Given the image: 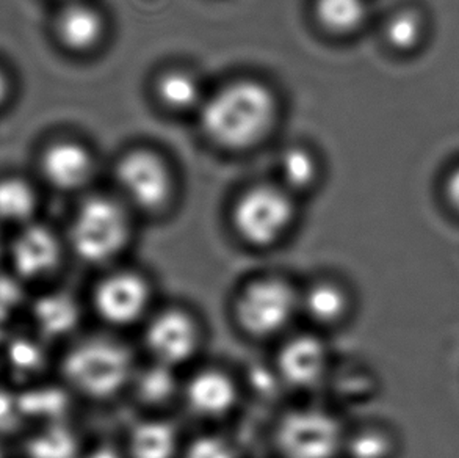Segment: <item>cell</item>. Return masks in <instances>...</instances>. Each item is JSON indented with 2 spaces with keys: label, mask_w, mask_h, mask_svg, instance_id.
I'll return each mask as SVG.
<instances>
[{
  "label": "cell",
  "mask_w": 459,
  "mask_h": 458,
  "mask_svg": "<svg viewBox=\"0 0 459 458\" xmlns=\"http://www.w3.org/2000/svg\"><path fill=\"white\" fill-rule=\"evenodd\" d=\"M137 371L129 347L108 336H88L73 342L60 359L63 384L71 394L104 402L129 390Z\"/></svg>",
  "instance_id": "cell-1"
},
{
  "label": "cell",
  "mask_w": 459,
  "mask_h": 458,
  "mask_svg": "<svg viewBox=\"0 0 459 458\" xmlns=\"http://www.w3.org/2000/svg\"><path fill=\"white\" fill-rule=\"evenodd\" d=\"M274 117L273 93L261 82L238 81L205 102L203 128L223 148L247 149L267 136Z\"/></svg>",
  "instance_id": "cell-2"
},
{
  "label": "cell",
  "mask_w": 459,
  "mask_h": 458,
  "mask_svg": "<svg viewBox=\"0 0 459 458\" xmlns=\"http://www.w3.org/2000/svg\"><path fill=\"white\" fill-rule=\"evenodd\" d=\"M232 316L248 338H281L299 316V287L281 275L251 278L237 291Z\"/></svg>",
  "instance_id": "cell-3"
},
{
  "label": "cell",
  "mask_w": 459,
  "mask_h": 458,
  "mask_svg": "<svg viewBox=\"0 0 459 458\" xmlns=\"http://www.w3.org/2000/svg\"><path fill=\"white\" fill-rule=\"evenodd\" d=\"M132 226L123 206L106 197L87 199L69 226V248L85 264L110 266L131 242Z\"/></svg>",
  "instance_id": "cell-4"
},
{
  "label": "cell",
  "mask_w": 459,
  "mask_h": 458,
  "mask_svg": "<svg viewBox=\"0 0 459 458\" xmlns=\"http://www.w3.org/2000/svg\"><path fill=\"white\" fill-rule=\"evenodd\" d=\"M347 428L335 413L316 405L287 410L273 428L281 458H337L343 454Z\"/></svg>",
  "instance_id": "cell-5"
},
{
  "label": "cell",
  "mask_w": 459,
  "mask_h": 458,
  "mask_svg": "<svg viewBox=\"0 0 459 458\" xmlns=\"http://www.w3.org/2000/svg\"><path fill=\"white\" fill-rule=\"evenodd\" d=\"M154 287L151 279L131 267H117L96 279L90 306L100 321L113 329L144 323L152 313Z\"/></svg>",
  "instance_id": "cell-6"
},
{
  "label": "cell",
  "mask_w": 459,
  "mask_h": 458,
  "mask_svg": "<svg viewBox=\"0 0 459 458\" xmlns=\"http://www.w3.org/2000/svg\"><path fill=\"white\" fill-rule=\"evenodd\" d=\"M295 222V205L289 193L273 186L249 189L232 209V226L249 247L278 245Z\"/></svg>",
  "instance_id": "cell-7"
},
{
  "label": "cell",
  "mask_w": 459,
  "mask_h": 458,
  "mask_svg": "<svg viewBox=\"0 0 459 458\" xmlns=\"http://www.w3.org/2000/svg\"><path fill=\"white\" fill-rule=\"evenodd\" d=\"M143 325L144 347L155 363L179 369L196 358L203 347V325L184 306L154 310Z\"/></svg>",
  "instance_id": "cell-8"
},
{
  "label": "cell",
  "mask_w": 459,
  "mask_h": 458,
  "mask_svg": "<svg viewBox=\"0 0 459 458\" xmlns=\"http://www.w3.org/2000/svg\"><path fill=\"white\" fill-rule=\"evenodd\" d=\"M273 371L281 384L293 391H314L328 383L333 357L328 342L316 331L292 333L281 341Z\"/></svg>",
  "instance_id": "cell-9"
},
{
  "label": "cell",
  "mask_w": 459,
  "mask_h": 458,
  "mask_svg": "<svg viewBox=\"0 0 459 458\" xmlns=\"http://www.w3.org/2000/svg\"><path fill=\"white\" fill-rule=\"evenodd\" d=\"M6 260L25 285H43L62 270L65 243L52 229L31 222L21 226L6 245Z\"/></svg>",
  "instance_id": "cell-10"
},
{
  "label": "cell",
  "mask_w": 459,
  "mask_h": 458,
  "mask_svg": "<svg viewBox=\"0 0 459 458\" xmlns=\"http://www.w3.org/2000/svg\"><path fill=\"white\" fill-rule=\"evenodd\" d=\"M180 399L199 419L220 421L236 411L240 402V384L230 372L207 366L184 380Z\"/></svg>",
  "instance_id": "cell-11"
},
{
  "label": "cell",
  "mask_w": 459,
  "mask_h": 458,
  "mask_svg": "<svg viewBox=\"0 0 459 458\" xmlns=\"http://www.w3.org/2000/svg\"><path fill=\"white\" fill-rule=\"evenodd\" d=\"M117 178L126 197L142 211H159L167 205L171 176L159 155L134 151L119 162Z\"/></svg>",
  "instance_id": "cell-12"
},
{
  "label": "cell",
  "mask_w": 459,
  "mask_h": 458,
  "mask_svg": "<svg viewBox=\"0 0 459 458\" xmlns=\"http://www.w3.org/2000/svg\"><path fill=\"white\" fill-rule=\"evenodd\" d=\"M29 316L35 335L43 341H63L81 327L83 308L74 294L48 289L31 300Z\"/></svg>",
  "instance_id": "cell-13"
},
{
  "label": "cell",
  "mask_w": 459,
  "mask_h": 458,
  "mask_svg": "<svg viewBox=\"0 0 459 458\" xmlns=\"http://www.w3.org/2000/svg\"><path fill=\"white\" fill-rule=\"evenodd\" d=\"M351 311V294L341 279L320 275L299 287V316L316 329L329 330L347 321Z\"/></svg>",
  "instance_id": "cell-14"
},
{
  "label": "cell",
  "mask_w": 459,
  "mask_h": 458,
  "mask_svg": "<svg viewBox=\"0 0 459 458\" xmlns=\"http://www.w3.org/2000/svg\"><path fill=\"white\" fill-rule=\"evenodd\" d=\"M184 443L179 428L161 416H150L132 424L126 436L129 458H180Z\"/></svg>",
  "instance_id": "cell-15"
},
{
  "label": "cell",
  "mask_w": 459,
  "mask_h": 458,
  "mask_svg": "<svg viewBox=\"0 0 459 458\" xmlns=\"http://www.w3.org/2000/svg\"><path fill=\"white\" fill-rule=\"evenodd\" d=\"M41 167L52 186L60 190H77L91 178L93 157L79 143H54L46 149Z\"/></svg>",
  "instance_id": "cell-16"
},
{
  "label": "cell",
  "mask_w": 459,
  "mask_h": 458,
  "mask_svg": "<svg viewBox=\"0 0 459 458\" xmlns=\"http://www.w3.org/2000/svg\"><path fill=\"white\" fill-rule=\"evenodd\" d=\"M182 384L178 369L151 361L143 367L137 366L129 390L144 407L160 410L182 396Z\"/></svg>",
  "instance_id": "cell-17"
},
{
  "label": "cell",
  "mask_w": 459,
  "mask_h": 458,
  "mask_svg": "<svg viewBox=\"0 0 459 458\" xmlns=\"http://www.w3.org/2000/svg\"><path fill=\"white\" fill-rule=\"evenodd\" d=\"M81 440L66 422H54L33 427L25 436L24 458H82Z\"/></svg>",
  "instance_id": "cell-18"
},
{
  "label": "cell",
  "mask_w": 459,
  "mask_h": 458,
  "mask_svg": "<svg viewBox=\"0 0 459 458\" xmlns=\"http://www.w3.org/2000/svg\"><path fill=\"white\" fill-rule=\"evenodd\" d=\"M39 336H13L5 346V366L13 380L24 386L37 383L49 365L48 350Z\"/></svg>",
  "instance_id": "cell-19"
},
{
  "label": "cell",
  "mask_w": 459,
  "mask_h": 458,
  "mask_svg": "<svg viewBox=\"0 0 459 458\" xmlns=\"http://www.w3.org/2000/svg\"><path fill=\"white\" fill-rule=\"evenodd\" d=\"M104 21L100 13L88 5H71L56 21L58 38L68 49L83 52L100 43Z\"/></svg>",
  "instance_id": "cell-20"
},
{
  "label": "cell",
  "mask_w": 459,
  "mask_h": 458,
  "mask_svg": "<svg viewBox=\"0 0 459 458\" xmlns=\"http://www.w3.org/2000/svg\"><path fill=\"white\" fill-rule=\"evenodd\" d=\"M69 391L65 384L48 386L33 383L21 391V402L24 409L27 424L44 426L65 421V411L68 410Z\"/></svg>",
  "instance_id": "cell-21"
},
{
  "label": "cell",
  "mask_w": 459,
  "mask_h": 458,
  "mask_svg": "<svg viewBox=\"0 0 459 458\" xmlns=\"http://www.w3.org/2000/svg\"><path fill=\"white\" fill-rule=\"evenodd\" d=\"M37 193L33 187L19 178L0 180V222L2 224H31L37 211Z\"/></svg>",
  "instance_id": "cell-22"
},
{
  "label": "cell",
  "mask_w": 459,
  "mask_h": 458,
  "mask_svg": "<svg viewBox=\"0 0 459 458\" xmlns=\"http://www.w3.org/2000/svg\"><path fill=\"white\" fill-rule=\"evenodd\" d=\"M316 12L326 31L350 33L366 18V0H316Z\"/></svg>",
  "instance_id": "cell-23"
},
{
  "label": "cell",
  "mask_w": 459,
  "mask_h": 458,
  "mask_svg": "<svg viewBox=\"0 0 459 458\" xmlns=\"http://www.w3.org/2000/svg\"><path fill=\"white\" fill-rule=\"evenodd\" d=\"M157 93L161 102L173 110H186L198 104L201 88L193 75L173 71L160 77L157 84Z\"/></svg>",
  "instance_id": "cell-24"
},
{
  "label": "cell",
  "mask_w": 459,
  "mask_h": 458,
  "mask_svg": "<svg viewBox=\"0 0 459 458\" xmlns=\"http://www.w3.org/2000/svg\"><path fill=\"white\" fill-rule=\"evenodd\" d=\"M343 454L348 458H389L392 441L378 428H360L354 434L347 432Z\"/></svg>",
  "instance_id": "cell-25"
},
{
  "label": "cell",
  "mask_w": 459,
  "mask_h": 458,
  "mask_svg": "<svg viewBox=\"0 0 459 458\" xmlns=\"http://www.w3.org/2000/svg\"><path fill=\"white\" fill-rule=\"evenodd\" d=\"M281 172L287 186L303 190L316 181V163L306 149H287L281 159Z\"/></svg>",
  "instance_id": "cell-26"
},
{
  "label": "cell",
  "mask_w": 459,
  "mask_h": 458,
  "mask_svg": "<svg viewBox=\"0 0 459 458\" xmlns=\"http://www.w3.org/2000/svg\"><path fill=\"white\" fill-rule=\"evenodd\" d=\"M180 458H242L234 441L220 434H203L184 445Z\"/></svg>",
  "instance_id": "cell-27"
},
{
  "label": "cell",
  "mask_w": 459,
  "mask_h": 458,
  "mask_svg": "<svg viewBox=\"0 0 459 458\" xmlns=\"http://www.w3.org/2000/svg\"><path fill=\"white\" fill-rule=\"evenodd\" d=\"M27 426L21 391L0 386V438L12 436Z\"/></svg>",
  "instance_id": "cell-28"
},
{
  "label": "cell",
  "mask_w": 459,
  "mask_h": 458,
  "mask_svg": "<svg viewBox=\"0 0 459 458\" xmlns=\"http://www.w3.org/2000/svg\"><path fill=\"white\" fill-rule=\"evenodd\" d=\"M422 22L414 13H402L387 25V38L398 49H410L419 41Z\"/></svg>",
  "instance_id": "cell-29"
},
{
  "label": "cell",
  "mask_w": 459,
  "mask_h": 458,
  "mask_svg": "<svg viewBox=\"0 0 459 458\" xmlns=\"http://www.w3.org/2000/svg\"><path fill=\"white\" fill-rule=\"evenodd\" d=\"M82 458H129L125 447L115 446L110 443H100L83 451Z\"/></svg>",
  "instance_id": "cell-30"
},
{
  "label": "cell",
  "mask_w": 459,
  "mask_h": 458,
  "mask_svg": "<svg viewBox=\"0 0 459 458\" xmlns=\"http://www.w3.org/2000/svg\"><path fill=\"white\" fill-rule=\"evenodd\" d=\"M447 190L450 201L454 203L456 209H459V170L456 173L452 174V178L448 181Z\"/></svg>",
  "instance_id": "cell-31"
},
{
  "label": "cell",
  "mask_w": 459,
  "mask_h": 458,
  "mask_svg": "<svg viewBox=\"0 0 459 458\" xmlns=\"http://www.w3.org/2000/svg\"><path fill=\"white\" fill-rule=\"evenodd\" d=\"M6 94H8V81H6L5 73L0 69V104L5 101Z\"/></svg>",
  "instance_id": "cell-32"
},
{
  "label": "cell",
  "mask_w": 459,
  "mask_h": 458,
  "mask_svg": "<svg viewBox=\"0 0 459 458\" xmlns=\"http://www.w3.org/2000/svg\"><path fill=\"white\" fill-rule=\"evenodd\" d=\"M6 260V245L2 235H0V272H2V264Z\"/></svg>",
  "instance_id": "cell-33"
},
{
  "label": "cell",
  "mask_w": 459,
  "mask_h": 458,
  "mask_svg": "<svg viewBox=\"0 0 459 458\" xmlns=\"http://www.w3.org/2000/svg\"><path fill=\"white\" fill-rule=\"evenodd\" d=\"M6 319H8V314L0 310V336L5 335Z\"/></svg>",
  "instance_id": "cell-34"
},
{
  "label": "cell",
  "mask_w": 459,
  "mask_h": 458,
  "mask_svg": "<svg viewBox=\"0 0 459 458\" xmlns=\"http://www.w3.org/2000/svg\"><path fill=\"white\" fill-rule=\"evenodd\" d=\"M0 458H8V453H6L5 446L2 443V438H0Z\"/></svg>",
  "instance_id": "cell-35"
}]
</instances>
